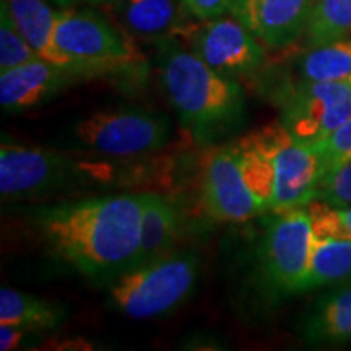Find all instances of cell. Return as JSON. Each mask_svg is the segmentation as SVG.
<instances>
[{
  "instance_id": "obj_22",
  "label": "cell",
  "mask_w": 351,
  "mask_h": 351,
  "mask_svg": "<svg viewBox=\"0 0 351 351\" xmlns=\"http://www.w3.org/2000/svg\"><path fill=\"white\" fill-rule=\"evenodd\" d=\"M351 33V0H314L304 36L309 46L346 38Z\"/></svg>"
},
{
  "instance_id": "obj_19",
  "label": "cell",
  "mask_w": 351,
  "mask_h": 351,
  "mask_svg": "<svg viewBox=\"0 0 351 351\" xmlns=\"http://www.w3.org/2000/svg\"><path fill=\"white\" fill-rule=\"evenodd\" d=\"M21 36L43 59L56 64L54 32L59 10L46 0H2Z\"/></svg>"
},
{
  "instance_id": "obj_26",
  "label": "cell",
  "mask_w": 351,
  "mask_h": 351,
  "mask_svg": "<svg viewBox=\"0 0 351 351\" xmlns=\"http://www.w3.org/2000/svg\"><path fill=\"white\" fill-rule=\"evenodd\" d=\"M189 15L197 20H212L230 12L232 0H182Z\"/></svg>"
},
{
  "instance_id": "obj_24",
  "label": "cell",
  "mask_w": 351,
  "mask_h": 351,
  "mask_svg": "<svg viewBox=\"0 0 351 351\" xmlns=\"http://www.w3.org/2000/svg\"><path fill=\"white\" fill-rule=\"evenodd\" d=\"M324 166V174L351 161V117L322 142L311 145Z\"/></svg>"
},
{
  "instance_id": "obj_7",
  "label": "cell",
  "mask_w": 351,
  "mask_h": 351,
  "mask_svg": "<svg viewBox=\"0 0 351 351\" xmlns=\"http://www.w3.org/2000/svg\"><path fill=\"white\" fill-rule=\"evenodd\" d=\"M169 134L166 114L140 108L98 111L75 125V138L83 148L112 158L150 155L168 143Z\"/></svg>"
},
{
  "instance_id": "obj_13",
  "label": "cell",
  "mask_w": 351,
  "mask_h": 351,
  "mask_svg": "<svg viewBox=\"0 0 351 351\" xmlns=\"http://www.w3.org/2000/svg\"><path fill=\"white\" fill-rule=\"evenodd\" d=\"M80 78L86 77L78 70L38 57L0 73V106L3 112H21L44 103Z\"/></svg>"
},
{
  "instance_id": "obj_9",
  "label": "cell",
  "mask_w": 351,
  "mask_h": 351,
  "mask_svg": "<svg viewBox=\"0 0 351 351\" xmlns=\"http://www.w3.org/2000/svg\"><path fill=\"white\" fill-rule=\"evenodd\" d=\"M351 117V82H301L285 101L282 122L301 143L330 137Z\"/></svg>"
},
{
  "instance_id": "obj_5",
  "label": "cell",
  "mask_w": 351,
  "mask_h": 351,
  "mask_svg": "<svg viewBox=\"0 0 351 351\" xmlns=\"http://www.w3.org/2000/svg\"><path fill=\"white\" fill-rule=\"evenodd\" d=\"M109 168L73 160L64 153L2 138L0 194L3 200L39 199L91 179L108 178Z\"/></svg>"
},
{
  "instance_id": "obj_6",
  "label": "cell",
  "mask_w": 351,
  "mask_h": 351,
  "mask_svg": "<svg viewBox=\"0 0 351 351\" xmlns=\"http://www.w3.org/2000/svg\"><path fill=\"white\" fill-rule=\"evenodd\" d=\"M271 213L258 245V276L271 296L300 295L313 257V221L306 207Z\"/></svg>"
},
{
  "instance_id": "obj_29",
  "label": "cell",
  "mask_w": 351,
  "mask_h": 351,
  "mask_svg": "<svg viewBox=\"0 0 351 351\" xmlns=\"http://www.w3.org/2000/svg\"><path fill=\"white\" fill-rule=\"evenodd\" d=\"M339 213L341 219H343V225L351 234V205H345V207H339Z\"/></svg>"
},
{
  "instance_id": "obj_4",
  "label": "cell",
  "mask_w": 351,
  "mask_h": 351,
  "mask_svg": "<svg viewBox=\"0 0 351 351\" xmlns=\"http://www.w3.org/2000/svg\"><path fill=\"white\" fill-rule=\"evenodd\" d=\"M199 269V256L189 251H171L132 267L111 280V306L138 320L168 314L194 293Z\"/></svg>"
},
{
  "instance_id": "obj_14",
  "label": "cell",
  "mask_w": 351,
  "mask_h": 351,
  "mask_svg": "<svg viewBox=\"0 0 351 351\" xmlns=\"http://www.w3.org/2000/svg\"><path fill=\"white\" fill-rule=\"evenodd\" d=\"M116 12L132 36L160 41L182 32L187 8L182 0H116Z\"/></svg>"
},
{
  "instance_id": "obj_3",
  "label": "cell",
  "mask_w": 351,
  "mask_h": 351,
  "mask_svg": "<svg viewBox=\"0 0 351 351\" xmlns=\"http://www.w3.org/2000/svg\"><path fill=\"white\" fill-rule=\"evenodd\" d=\"M56 64L86 78L137 69L142 54L130 34L91 8L59 10L54 32Z\"/></svg>"
},
{
  "instance_id": "obj_10",
  "label": "cell",
  "mask_w": 351,
  "mask_h": 351,
  "mask_svg": "<svg viewBox=\"0 0 351 351\" xmlns=\"http://www.w3.org/2000/svg\"><path fill=\"white\" fill-rule=\"evenodd\" d=\"M200 194L205 212L217 221L243 223L269 212L244 182L234 143L210 148L205 153Z\"/></svg>"
},
{
  "instance_id": "obj_15",
  "label": "cell",
  "mask_w": 351,
  "mask_h": 351,
  "mask_svg": "<svg viewBox=\"0 0 351 351\" xmlns=\"http://www.w3.org/2000/svg\"><path fill=\"white\" fill-rule=\"evenodd\" d=\"M300 333L315 346L351 341V287L319 298L302 315Z\"/></svg>"
},
{
  "instance_id": "obj_18",
  "label": "cell",
  "mask_w": 351,
  "mask_h": 351,
  "mask_svg": "<svg viewBox=\"0 0 351 351\" xmlns=\"http://www.w3.org/2000/svg\"><path fill=\"white\" fill-rule=\"evenodd\" d=\"M67 319L59 302L41 300L13 288L0 289V324H13L32 332L56 330Z\"/></svg>"
},
{
  "instance_id": "obj_25",
  "label": "cell",
  "mask_w": 351,
  "mask_h": 351,
  "mask_svg": "<svg viewBox=\"0 0 351 351\" xmlns=\"http://www.w3.org/2000/svg\"><path fill=\"white\" fill-rule=\"evenodd\" d=\"M315 199L337 207L351 205V161L322 176Z\"/></svg>"
},
{
  "instance_id": "obj_27",
  "label": "cell",
  "mask_w": 351,
  "mask_h": 351,
  "mask_svg": "<svg viewBox=\"0 0 351 351\" xmlns=\"http://www.w3.org/2000/svg\"><path fill=\"white\" fill-rule=\"evenodd\" d=\"M32 333L39 332L26 330V328L13 326V324H0V350L12 351L21 348L25 345L26 337H29Z\"/></svg>"
},
{
  "instance_id": "obj_8",
  "label": "cell",
  "mask_w": 351,
  "mask_h": 351,
  "mask_svg": "<svg viewBox=\"0 0 351 351\" xmlns=\"http://www.w3.org/2000/svg\"><path fill=\"white\" fill-rule=\"evenodd\" d=\"M252 135L274 165L275 187L270 212L306 207L315 200L324 166L313 147L296 140L282 122L262 127Z\"/></svg>"
},
{
  "instance_id": "obj_23",
  "label": "cell",
  "mask_w": 351,
  "mask_h": 351,
  "mask_svg": "<svg viewBox=\"0 0 351 351\" xmlns=\"http://www.w3.org/2000/svg\"><path fill=\"white\" fill-rule=\"evenodd\" d=\"M38 57L33 47L21 36L7 8L0 5V73Z\"/></svg>"
},
{
  "instance_id": "obj_20",
  "label": "cell",
  "mask_w": 351,
  "mask_h": 351,
  "mask_svg": "<svg viewBox=\"0 0 351 351\" xmlns=\"http://www.w3.org/2000/svg\"><path fill=\"white\" fill-rule=\"evenodd\" d=\"M301 82H351V38L309 46L298 60Z\"/></svg>"
},
{
  "instance_id": "obj_12",
  "label": "cell",
  "mask_w": 351,
  "mask_h": 351,
  "mask_svg": "<svg viewBox=\"0 0 351 351\" xmlns=\"http://www.w3.org/2000/svg\"><path fill=\"white\" fill-rule=\"evenodd\" d=\"M314 0H232L230 13L270 49L291 46L306 32Z\"/></svg>"
},
{
  "instance_id": "obj_2",
  "label": "cell",
  "mask_w": 351,
  "mask_h": 351,
  "mask_svg": "<svg viewBox=\"0 0 351 351\" xmlns=\"http://www.w3.org/2000/svg\"><path fill=\"white\" fill-rule=\"evenodd\" d=\"M155 62L166 98L199 142H212L244 119V91L238 80L215 72L176 36L156 41Z\"/></svg>"
},
{
  "instance_id": "obj_21",
  "label": "cell",
  "mask_w": 351,
  "mask_h": 351,
  "mask_svg": "<svg viewBox=\"0 0 351 351\" xmlns=\"http://www.w3.org/2000/svg\"><path fill=\"white\" fill-rule=\"evenodd\" d=\"M234 147L238 152L244 182L251 189L252 194L261 200L263 207L270 212L275 187V173L270 156L261 147L252 132L234 142Z\"/></svg>"
},
{
  "instance_id": "obj_1",
  "label": "cell",
  "mask_w": 351,
  "mask_h": 351,
  "mask_svg": "<svg viewBox=\"0 0 351 351\" xmlns=\"http://www.w3.org/2000/svg\"><path fill=\"white\" fill-rule=\"evenodd\" d=\"M143 194L62 202L33 210L52 256L91 280H114L135 265Z\"/></svg>"
},
{
  "instance_id": "obj_17",
  "label": "cell",
  "mask_w": 351,
  "mask_h": 351,
  "mask_svg": "<svg viewBox=\"0 0 351 351\" xmlns=\"http://www.w3.org/2000/svg\"><path fill=\"white\" fill-rule=\"evenodd\" d=\"M343 282H351V234H314L313 257L302 293Z\"/></svg>"
},
{
  "instance_id": "obj_28",
  "label": "cell",
  "mask_w": 351,
  "mask_h": 351,
  "mask_svg": "<svg viewBox=\"0 0 351 351\" xmlns=\"http://www.w3.org/2000/svg\"><path fill=\"white\" fill-rule=\"evenodd\" d=\"M52 2L60 7L69 8V7L80 5V3H98V2H103V0H52Z\"/></svg>"
},
{
  "instance_id": "obj_11",
  "label": "cell",
  "mask_w": 351,
  "mask_h": 351,
  "mask_svg": "<svg viewBox=\"0 0 351 351\" xmlns=\"http://www.w3.org/2000/svg\"><path fill=\"white\" fill-rule=\"evenodd\" d=\"M263 44L234 16H217L191 34V49L215 72L238 80L249 77L263 62Z\"/></svg>"
},
{
  "instance_id": "obj_16",
  "label": "cell",
  "mask_w": 351,
  "mask_h": 351,
  "mask_svg": "<svg viewBox=\"0 0 351 351\" xmlns=\"http://www.w3.org/2000/svg\"><path fill=\"white\" fill-rule=\"evenodd\" d=\"M178 221L179 215L173 202L160 194L145 192L140 245L134 267L171 252L178 234Z\"/></svg>"
}]
</instances>
